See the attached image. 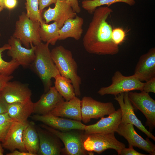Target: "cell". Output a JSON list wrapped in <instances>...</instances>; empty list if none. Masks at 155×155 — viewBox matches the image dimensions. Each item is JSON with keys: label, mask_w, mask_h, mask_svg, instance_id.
I'll use <instances>...</instances> for the list:
<instances>
[{"label": "cell", "mask_w": 155, "mask_h": 155, "mask_svg": "<svg viewBox=\"0 0 155 155\" xmlns=\"http://www.w3.org/2000/svg\"><path fill=\"white\" fill-rule=\"evenodd\" d=\"M0 36H1V34H0Z\"/></svg>", "instance_id": "cell-43"}, {"label": "cell", "mask_w": 155, "mask_h": 155, "mask_svg": "<svg viewBox=\"0 0 155 155\" xmlns=\"http://www.w3.org/2000/svg\"><path fill=\"white\" fill-rule=\"evenodd\" d=\"M76 13H79L81 9L79 6L78 0H66Z\"/></svg>", "instance_id": "cell-36"}, {"label": "cell", "mask_w": 155, "mask_h": 155, "mask_svg": "<svg viewBox=\"0 0 155 155\" xmlns=\"http://www.w3.org/2000/svg\"><path fill=\"white\" fill-rule=\"evenodd\" d=\"M41 127L53 133L58 137L64 146L63 152L68 155H85L87 151L83 145L84 134L72 130L69 131H61L45 124Z\"/></svg>", "instance_id": "cell-7"}, {"label": "cell", "mask_w": 155, "mask_h": 155, "mask_svg": "<svg viewBox=\"0 0 155 155\" xmlns=\"http://www.w3.org/2000/svg\"><path fill=\"white\" fill-rule=\"evenodd\" d=\"M84 22L83 18L77 15L74 18L67 19L59 30V40H64L68 38L79 40L83 33Z\"/></svg>", "instance_id": "cell-23"}, {"label": "cell", "mask_w": 155, "mask_h": 155, "mask_svg": "<svg viewBox=\"0 0 155 155\" xmlns=\"http://www.w3.org/2000/svg\"><path fill=\"white\" fill-rule=\"evenodd\" d=\"M39 34L42 41L54 45L59 40L60 28L57 23L54 22L48 24L44 21L40 23Z\"/></svg>", "instance_id": "cell-25"}, {"label": "cell", "mask_w": 155, "mask_h": 155, "mask_svg": "<svg viewBox=\"0 0 155 155\" xmlns=\"http://www.w3.org/2000/svg\"><path fill=\"white\" fill-rule=\"evenodd\" d=\"M2 145V144L0 142V155H3L4 154V150Z\"/></svg>", "instance_id": "cell-40"}, {"label": "cell", "mask_w": 155, "mask_h": 155, "mask_svg": "<svg viewBox=\"0 0 155 155\" xmlns=\"http://www.w3.org/2000/svg\"><path fill=\"white\" fill-rule=\"evenodd\" d=\"M110 86L101 88L98 93L101 96L107 94L115 95L133 90L143 91L144 82L139 80L133 74L125 76L119 71H116L112 77Z\"/></svg>", "instance_id": "cell-6"}, {"label": "cell", "mask_w": 155, "mask_h": 155, "mask_svg": "<svg viewBox=\"0 0 155 155\" xmlns=\"http://www.w3.org/2000/svg\"><path fill=\"white\" fill-rule=\"evenodd\" d=\"M32 117L34 120L63 131L74 129L84 130L86 126L80 121L56 116L50 113L44 115L35 114Z\"/></svg>", "instance_id": "cell-12"}, {"label": "cell", "mask_w": 155, "mask_h": 155, "mask_svg": "<svg viewBox=\"0 0 155 155\" xmlns=\"http://www.w3.org/2000/svg\"><path fill=\"white\" fill-rule=\"evenodd\" d=\"M113 12L107 6L97 8L83 39L86 51L89 53L98 55H114L119 51V45L112 38L113 28L107 19Z\"/></svg>", "instance_id": "cell-1"}, {"label": "cell", "mask_w": 155, "mask_h": 155, "mask_svg": "<svg viewBox=\"0 0 155 155\" xmlns=\"http://www.w3.org/2000/svg\"><path fill=\"white\" fill-rule=\"evenodd\" d=\"M22 140L27 152L37 155L39 140L36 129L33 123H29L23 131Z\"/></svg>", "instance_id": "cell-24"}, {"label": "cell", "mask_w": 155, "mask_h": 155, "mask_svg": "<svg viewBox=\"0 0 155 155\" xmlns=\"http://www.w3.org/2000/svg\"><path fill=\"white\" fill-rule=\"evenodd\" d=\"M7 113L0 114V142L3 143L13 122Z\"/></svg>", "instance_id": "cell-30"}, {"label": "cell", "mask_w": 155, "mask_h": 155, "mask_svg": "<svg viewBox=\"0 0 155 155\" xmlns=\"http://www.w3.org/2000/svg\"><path fill=\"white\" fill-rule=\"evenodd\" d=\"M7 155H34L28 152L16 150L6 154Z\"/></svg>", "instance_id": "cell-39"}, {"label": "cell", "mask_w": 155, "mask_h": 155, "mask_svg": "<svg viewBox=\"0 0 155 155\" xmlns=\"http://www.w3.org/2000/svg\"><path fill=\"white\" fill-rule=\"evenodd\" d=\"M4 8H2V7H1L0 6V12H1V11Z\"/></svg>", "instance_id": "cell-42"}, {"label": "cell", "mask_w": 155, "mask_h": 155, "mask_svg": "<svg viewBox=\"0 0 155 155\" xmlns=\"http://www.w3.org/2000/svg\"><path fill=\"white\" fill-rule=\"evenodd\" d=\"M54 79L55 88L66 101H69L76 96L74 87L69 79L60 74Z\"/></svg>", "instance_id": "cell-26"}, {"label": "cell", "mask_w": 155, "mask_h": 155, "mask_svg": "<svg viewBox=\"0 0 155 155\" xmlns=\"http://www.w3.org/2000/svg\"><path fill=\"white\" fill-rule=\"evenodd\" d=\"M8 42L10 47L8 50L7 55L23 67L30 66L35 58L36 46L31 44L30 48L23 47L20 41L12 36H10Z\"/></svg>", "instance_id": "cell-13"}, {"label": "cell", "mask_w": 155, "mask_h": 155, "mask_svg": "<svg viewBox=\"0 0 155 155\" xmlns=\"http://www.w3.org/2000/svg\"><path fill=\"white\" fill-rule=\"evenodd\" d=\"M25 8L27 16L31 20L42 23V14L39 10L38 0H25Z\"/></svg>", "instance_id": "cell-29"}, {"label": "cell", "mask_w": 155, "mask_h": 155, "mask_svg": "<svg viewBox=\"0 0 155 155\" xmlns=\"http://www.w3.org/2000/svg\"><path fill=\"white\" fill-rule=\"evenodd\" d=\"M122 2L132 6L135 3L134 0H84L82 2V8L90 14H93L98 7L103 5L109 7L111 5Z\"/></svg>", "instance_id": "cell-27"}, {"label": "cell", "mask_w": 155, "mask_h": 155, "mask_svg": "<svg viewBox=\"0 0 155 155\" xmlns=\"http://www.w3.org/2000/svg\"><path fill=\"white\" fill-rule=\"evenodd\" d=\"M76 16V13L66 0H57L54 8L49 7L43 13L46 23L52 21L56 22L60 28L66 20L74 18Z\"/></svg>", "instance_id": "cell-15"}, {"label": "cell", "mask_w": 155, "mask_h": 155, "mask_svg": "<svg viewBox=\"0 0 155 155\" xmlns=\"http://www.w3.org/2000/svg\"><path fill=\"white\" fill-rule=\"evenodd\" d=\"M57 0H38L39 2V8L40 13H42L43 9L51 5L55 4Z\"/></svg>", "instance_id": "cell-34"}, {"label": "cell", "mask_w": 155, "mask_h": 155, "mask_svg": "<svg viewBox=\"0 0 155 155\" xmlns=\"http://www.w3.org/2000/svg\"><path fill=\"white\" fill-rule=\"evenodd\" d=\"M126 36L125 31L120 28H115L113 30L112 38L113 42L119 45L124 41Z\"/></svg>", "instance_id": "cell-31"}, {"label": "cell", "mask_w": 155, "mask_h": 155, "mask_svg": "<svg viewBox=\"0 0 155 155\" xmlns=\"http://www.w3.org/2000/svg\"><path fill=\"white\" fill-rule=\"evenodd\" d=\"M113 103L101 102L90 97L84 96L81 100L82 121L84 123L91 119H98L108 115L115 111Z\"/></svg>", "instance_id": "cell-8"}, {"label": "cell", "mask_w": 155, "mask_h": 155, "mask_svg": "<svg viewBox=\"0 0 155 155\" xmlns=\"http://www.w3.org/2000/svg\"><path fill=\"white\" fill-rule=\"evenodd\" d=\"M8 104L0 96V114L7 112Z\"/></svg>", "instance_id": "cell-38"}, {"label": "cell", "mask_w": 155, "mask_h": 155, "mask_svg": "<svg viewBox=\"0 0 155 155\" xmlns=\"http://www.w3.org/2000/svg\"><path fill=\"white\" fill-rule=\"evenodd\" d=\"M8 44H4L0 47V73L3 75L9 76L20 65L16 61L11 59L8 62L4 61L2 58V53L10 48Z\"/></svg>", "instance_id": "cell-28"}, {"label": "cell", "mask_w": 155, "mask_h": 155, "mask_svg": "<svg viewBox=\"0 0 155 155\" xmlns=\"http://www.w3.org/2000/svg\"><path fill=\"white\" fill-rule=\"evenodd\" d=\"M64 101V99L55 87L51 86L37 102L33 103V113L39 115L49 114L57 105Z\"/></svg>", "instance_id": "cell-20"}, {"label": "cell", "mask_w": 155, "mask_h": 155, "mask_svg": "<svg viewBox=\"0 0 155 155\" xmlns=\"http://www.w3.org/2000/svg\"><path fill=\"white\" fill-rule=\"evenodd\" d=\"M106 117H104L96 123L86 125L84 134L115 133L121 122V113L120 108Z\"/></svg>", "instance_id": "cell-17"}, {"label": "cell", "mask_w": 155, "mask_h": 155, "mask_svg": "<svg viewBox=\"0 0 155 155\" xmlns=\"http://www.w3.org/2000/svg\"><path fill=\"white\" fill-rule=\"evenodd\" d=\"M116 132L127 140L128 146L137 147L150 155H155V145L149 140L148 137L145 140L139 135L135 130L133 124L120 123Z\"/></svg>", "instance_id": "cell-11"}, {"label": "cell", "mask_w": 155, "mask_h": 155, "mask_svg": "<svg viewBox=\"0 0 155 155\" xmlns=\"http://www.w3.org/2000/svg\"><path fill=\"white\" fill-rule=\"evenodd\" d=\"M133 75L141 82H146L155 78V47L140 56Z\"/></svg>", "instance_id": "cell-18"}, {"label": "cell", "mask_w": 155, "mask_h": 155, "mask_svg": "<svg viewBox=\"0 0 155 155\" xmlns=\"http://www.w3.org/2000/svg\"><path fill=\"white\" fill-rule=\"evenodd\" d=\"M13 121L9 129L4 142L2 143L3 147L12 152L16 149L27 152L22 140L24 130L28 124Z\"/></svg>", "instance_id": "cell-19"}, {"label": "cell", "mask_w": 155, "mask_h": 155, "mask_svg": "<svg viewBox=\"0 0 155 155\" xmlns=\"http://www.w3.org/2000/svg\"><path fill=\"white\" fill-rule=\"evenodd\" d=\"M128 97L134 108L139 110L145 117L146 125L151 132L155 127V100L149 93L143 91L140 93L129 92Z\"/></svg>", "instance_id": "cell-9"}, {"label": "cell", "mask_w": 155, "mask_h": 155, "mask_svg": "<svg viewBox=\"0 0 155 155\" xmlns=\"http://www.w3.org/2000/svg\"><path fill=\"white\" fill-rule=\"evenodd\" d=\"M33 104L30 99L8 104L7 113L13 121L26 122L28 118L33 113Z\"/></svg>", "instance_id": "cell-22"}, {"label": "cell", "mask_w": 155, "mask_h": 155, "mask_svg": "<svg viewBox=\"0 0 155 155\" xmlns=\"http://www.w3.org/2000/svg\"><path fill=\"white\" fill-rule=\"evenodd\" d=\"M128 92L123 93L115 95L114 99L118 102L121 111V123L133 124L146 134L148 137L155 141V136L147 130L135 115L134 108L128 98Z\"/></svg>", "instance_id": "cell-10"}, {"label": "cell", "mask_w": 155, "mask_h": 155, "mask_svg": "<svg viewBox=\"0 0 155 155\" xmlns=\"http://www.w3.org/2000/svg\"><path fill=\"white\" fill-rule=\"evenodd\" d=\"M145 82L144 83L143 91L148 93L152 92L155 93V78Z\"/></svg>", "instance_id": "cell-32"}, {"label": "cell", "mask_w": 155, "mask_h": 155, "mask_svg": "<svg viewBox=\"0 0 155 155\" xmlns=\"http://www.w3.org/2000/svg\"><path fill=\"white\" fill-rule=\"evenodd\" d=\"M17 0H4V8L11 9L14 8L17 4Z\"/></svg>", "instance_id": "cell-37"}, {"label": "cell", "mask_w": 155, "mask_h": 155, "mask_svg": "<svg viewBox=\"0 0 155 155\" xmlns=\"http://www.w3.org/2000/svg\"><path fill=\"white\" fill-rule=\"evenodd\" d=\"M128 148H123L121 151L120 155H145L146 154L140 153L133 148L132 145L128 146Z\"/></svg>", "instance_id": "cell-33"}, {"label": "cell", "mask_w": 155, "mask_h": 155, "mask_svg": "<svg viewBox=\"0 0 155 155\" xmlns=\"http://www.w3.org/2000/svg\"><path fill=\"white\" fill-rule=\"evenodd\" d=\"M13 78L12 75L6 76L0 73V91L3 89L7 83Z\"/></svg>", "instance_id": "cell-35"}, {"label": "cell", "mask_w": 155, "mask_h": 155, "mask_svg": "<svg viewBox=\"0 0 155 155\" xmlns=\"http://www.w3.org/2000/svg\"><path fill=\"white\" fill-rule=\"evenodd\" d=\"M53 115L79 121H82L81 100L76 96L60 103L49 113Z\"/></svg>", "instance_id": "cell-21"}, {"label": "cell", "mask_w": 155, "mask_h": 155, "mask_svg": "<svg viewBox=\"0 0 155 155\" xmlns=\"http://www.w3.org/2000/svg\"><path fill=\"white\" fill-rule=\"evenodd\" d=\"M4 0H0V6L3 8H4Z\"/></svg>", "instance_id": "cell-41"}, {"label": "cell", "mask_w": 155, "mask_h": 155, "mask_svg": "<svg viewBox=\"0 0 155 155\" xmlns=\"http://www.w3.org/2000/svg\"><path fill=\"white\" fill-rule=\"evenodd\" d=\"M51 53L60 74L71 81L76 96H80L81 79L78 74V65L71 52L60 45L53 49Z\"/></svg>", "instance_id": "cell-3"}, {"label": "cell", "mask_w": 155, "mask_h": 155, "mask_svg": "<svg viewBox=\"0 0 155 155\" xmlns=\"http://www.w3.org/2000/svg\"><path fill=\"white\" fill-rule=\"evenodd\" d=\"M114 133L84 134L83 145L85 150L92 154L93 152L100 154L107 149H113L119 155L125 145L116 138Z\"/></svg>", "instance_id": "cell-5"}, {"label": "cell", "mask_w": 155, "mask_h": 155, "mask_svg": "<svg viewBox=\"0 0 155 155\" xmlns=\"http://www.w3.org/2000/svg\"><path fill=\"white\" fill-rule=\"evenodd\" d=\"M39 140V148L37 155H59L63 152L60 139L48 130L38 128L36 129Z\"/></svg>", "instance_id": "cell-16"}, {"label": "cell", "mask_w": 155, "mask_h": 155, "mask_svg": "<svg viewBox=\"0 0 155 155\" xmlns=\"http://www.w3.org/2000/svg\"><path fill=\"white\" fill-rule=\"evenodd\" d=\"M40 24L39 22L30 19L23 12L16 22L12 36L18 39L26 48H30L31 44L36 46L42 42L39 34Z\"/></svg>", "instance_id": "cell-4"}, {"label": "cell", "mask_w": 155, "mask_h": 155, "mask_svg": "<svg viewBox=\"0 0 155 155\" xmlns=\"http://www.w3.org/2000/svg\"><path fill=\"white\" fill-rule=\"evenodd\" d=\"M49 44L41 42L36 46L35 58L30 65L42 82L45 93L51 86V79L60 74L52 59Z\"/></svg>", "instance_id": "cell-2"}, {"label": "cell", "mask_w": 155, "mask_h": 155, "mask_svg": "<svg viewBox=\"0 0 155 155\" xmlns=\"http://www.w3.org/2000/svg\"><path fill=\"white\" fill-rule=\"evenodd\" d=\"M31 95L28 86L17 81L7 82L0 91V96L8 104L28 100Z\"/></svg>", "instance_id": "cell-14"}]
</instances>
